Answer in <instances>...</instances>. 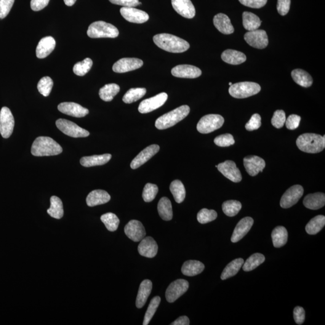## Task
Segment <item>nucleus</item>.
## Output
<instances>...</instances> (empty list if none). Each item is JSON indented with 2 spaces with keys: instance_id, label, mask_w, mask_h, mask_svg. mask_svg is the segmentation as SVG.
<instances>
[{
  "instance_id": "obj_58",
  "label": "nucleus",
  "mask_w": 325,
  "mask_h": 325,
  "mask_svg": "<svg viewBox=\"0 0 325 325\" xmlns=\"http://www.w3.org/2000/svg\"><path fill=\"white\" fill-rule=\"evenodd\" d=\"M294 319L298 325H302L305 321V312L301 306H297L294 311Z\"/></svg>"
},
{
  "instance_id": "obj_62",
  "label": "nucleus",
  "mask_w": 325,
  "mask_h": 325,
  "mask_svg": "<svg viewBox=\"0 0 325 325\" xmlns=\"http://www.w3.org/2000/svg\"><path fill=\"white\" fill-rule=\"evenodd\" d=\"M77 0H64L66 6H72L76 3Z\"/></svg>"
},
{
  "instance_id": "obj_42",
  "label": "nucleus",
  "mask_w": 325,
  "mask_h": 325,
  "mask_svg": "<svg viewBox=\"0 0 325 325\" xmlns=\"http://www.w3.org/2000/svg\"><path fill=\"white\" fill-rule=\"evenodd\" d=\"M265 257L260 253H255V254L250 255L247 258L246 262L244 263L243 270L245 271H249L254 270L260 265L265 262Z\"/></svg>"
},
{
  "instance_id": "obj_27",
  "label": "nucleus",
  "mask_w": 325,
  "mask_h": 325,
  "mask_svg": "<svg viewBox=\"0 0 325 325\" xmlns=\"http://www.w3.org/2000/svg\"><path fill=\"white\" fill-rule=\"evenodd\" d=\"M111 197L107 191L103 190H93L88 194L86 203L88 206L94 207L105 204L110 201Z\"/></svg>"
},
{
  "instance_id": "obj_29",
  "label": "nucleus",
  "mask_w": 325,
  "mask_h": 325,
  "mask_svg": "<svg viewBox=\"0 0 325 325\" xmlns=\"http://www.w3.org/2000/svg\"><path fill=\"white\" fill-rule=\"evenodd\" d=\"M152 289H153V283L149 279H145L140 284L135 302V305L138 308H142L145 305L151 294Z\"/></svg>"
},
{
  "instance_id": "obj_4",
  "label": "nucleus",
  "mask_w": 325,
  "mask_h": 325,
  "mask_svg": "<svg viewBox=\"0 0 325 325\" xmlns=\"http://www.w3.org/2000/svg\"><path fill=\"white\" fill-rule=\"evenodd\" d=\"M190 113V108L187 105L179 107L175 110L163 114L156 120L155 125L157 129L165 130L174 126L182 121Z\"/></svg>"
},
{
  "instance_id": "obj_32",
  "label": "nucleus",
  "mask_w": 325,
  "mask_h": 325,
  "mask_svg": "<svg viewBox=\"0 0 325 325\" xmlns=\"http://www.w3.org/2000/svg\"><path fill=\"white\" fill-rule=\"evenodd\" d=\"M204 268V264L201 262L197 260H189L183 264L182 272L186 276H193L202 273Z\"/></svg>"
},
{
  "instance_id": "obj_15",
  "label": "nucleus",
  "mask_w": 325,
  "mask_h": 325,
  "mask_svg": "<svg viewBox=\"0 0 325 325\" xmlns=\"http://www.w3.org/2000/svg\"><path fill=\"white\" fill-rule=\"evenodd\" d=\"M124 231L128 238L135 242H140L145 238V229L142 223L138 220H130L125 225Z\"/></svg>"
},
{
  "instance_id": "obj_20",
  "label": "nucleus",
  "mask_w": 325,
  "mask_h": 325,
  "mask_svg": "<svg viewBox=\"0 0 325 325\" xmlns=\"http://www.w3.org/2000/svg\"><path fill=\"white\" fill-rule=\"evenodd\" d=\"M171 73L178 78L196 79L201 76L202 71L193 65H180L172 68Z\"/></svg>"
},
{
  "instance_id": "obj_19",
  "label": "nucleus",
  "mask_w": 325,
  "mask_h": 325,
  "mask_svg": "<svg viewBox=\"0 0 325 325\" xmlns=\"http://www.w3.org/2000/svg\"><path fill=\"white\" fill-rule=\"evenodd\" d=\"M58 110L67 115L82 118L86 116L89 111L88 109L75 103L65 102L58 106Z\"/></svg>"
},
{
  "instance_id": "obj_39",
  "label": "nucleus",
  "mask_w": 325,
  "mask_h": 325,
  "mask_svg": "<svg viewBox=\"0 0 325 325\" xmlns=\"http://www.w3.org/2000/svg\"><path fill=\"white\" fill-rule=\"evenodd\" d=\"M325 225V217L323 215H318L311 219L306 225V233L310 235H315L321 231Z\"/></svg>"
},
{
  "instance_id": "obj_10",
  "label": "nucleus",
  "mask_w": 325,
  "mask_h": 325,
  "mask_svg": "<svg viewBox=\"0 0 325 325\" xmlns=\"http://www.w3.org/2000/svg\"><path fill=\"white\" fill-rule=\"evenodd\" d=\"M189 287V282L185 279H179L172 282L167 287L166 292V298L167 302H174L188 291Z\"/></svg>"
},
{
  "instance_id": "obj_51",
  "label": "nucleus",
  "mask_w": 325,
  "mask_h": 325,
  "mask_svg": "<svg viewBox=\"0 0 325 325\" xmlns=\"http://www.w3.org/2000/svg\"><path fill=\"white\" fill-rule=\"evenodd\" d=\"M214 142L217 146L220 147H228L234 145L235 140L231 134H224L219 135L215 138Z\"/></svg>"
},
{
  "instance_id": "obj_45",
  "label": "nucleus",
  "mask_w": 325,
  "mask_h": 325,
  "mask_svg": "<svg viewBox=\"0 0 325 325\" xmlns=\"http://www.w3.org/2000/svg\"><path fill=\"white\" fill-rule=\"evenodd\" d=\"M242 207V204L239 201L229 200L223 202L222 210L223 213L228 217H234L241 211Z\"/></svg>"
},
{
  "instance_id": "obj_5",
  "label": "nucleus",
  "mask_w": 325,
  "mask_h": 325,
  "mask_svg": "<svg viewBox=\"0 0 325 325\" xmlns=\"http://www.w3.org/2000/svg\"><path fill=\"white\" fill-rule=\"evenodd\" d=\"M118 29L105 21H96L88 28L87 34L91 38H115L119 35Z\"/></svg>"
},
{
  "instance_id": "obj_17",
  "label": "nucleus",
  "mask_w": 325,
  "mask_h": 325,
  "mask_svg": "<svg viewBox=\"0 0 325 325\" xmlns=\"http://www.w3.org/2000/svg\"><path fill=\"white\" fill-rule=\"evenodd\" d=\"M143 62L137 58H123L117 61L113 66V71L116 73H124L142 67Z\"/></svg>"
},
{
  "instance_id": "obj_25",
  "label": "nucleus",
  "mask_w": 325,
  "mask_h": 325,
  "mask_svg": "<svg viewBox=\"0 0 325 325\" xmlns=\"http://www.w3.org/2000/svg\"><path fill=\"white\" fill-rule=\"evenodd\" d=\"M55 39L52 36L45 37L39 41L36 48V56L39 58H44L49 55L55 47Z\"/></svg>"
},
{
  "instance_id": "obj_9",
  "label": "nucleus",
  "mask_w": 325,
  "mask_h": 325,
  "mask_svg": "<svg viewBox=\"0 0 325 325\" xmlns=\"http://www.w3.org/2000/svg\"><path fill=\"white\" fill-rule=\"evenodd\" d=\"M15 126V120L10 109L4 107L0 111V133L2 137L9 138Z\"/></svg>"
},
{
  "instance_id": "obj_49",
  "label": "nucleus",
  "mask_w": 325,
  "mask_h": 325,
  "mask_svg": "<svg viewBox=\"0 0 325 325\" xmlns=\"http://www.w3.org/2000/svg\"><path fill=\"white\" fill-rule=\"evenodd\" d=\"M53 81L50 77H44L40 80L38 84V89L40 94L48 97L52 92Z\"/></svg>"
},
{
  "instance_id": "obj_50",
  "label": "nucleus",
  "mask_w": 325,
  "mask_h": 325,
  "mask_svg": "<svg viewBox=\"0 0 325 325\" xmlns=\"http://www.w3.org/2000/svg\"><path fill=\"white\" fill-rule=\"evenodd\" d=\"M159 188L154 184L147 183L143 189L142 197L146 202H150L155 199L158 193Z\"/></svg>"
},
{
  "instance_id": "obj_33",
  "label": "nucleus",
  "mask_w": 325,
  "mask_h": 325,
  "mask_svg": "<svg viewBox=\"0 0 325 325\" xmlns=\"http://www.w3.org/2000/svg\"><path fill=\"white\" fill-rule=\"evenodd\" d=\"M159 214L162 219L169 221L172 219L173 212L171 202L166 197H162L157 206Z\"/></svg>"
},
{
  "instance_id": "obj_43",
  "label": "nucleus",
  "mask_w": 325,
  "mask_h": 325,
  "mask_svg": "<svg viewBox=\"0 0 325 325\" xmlns=\"http://www.w3.org/2000/svg\"><path fill=\"white\" fill-rule=\"evenodd\" d=\"M145 88H132L128 90L122 100L126 104H131L141 99L146 94Z\"/></svg>"
},
{
  "instance_id": "obj_41",
  "label": "nucleus",
  "mask_w": 325,
  "mask_h": 325,
  "mask_svg": "<svg viewBox=\"0 0 325 325\" xmlns=\"http://www.w3.org/2000/svg\"><path fill=\"white\" fill-rule=\"evenodd\" d=\"M170 190L177 203H182L185 200L186 189L181 181L178 180L173 181L170 185Z\"/></svg>"
},
{
  "instance_id": "obj_6",
  "label": "nucleus",
  "mask_w": 325,
  "mask_h": 325,
  "mask_svg": "<svg viewBox=\"0 0 325 325\" xmlns=\"http://www.w3.org/2000/svg\"><path fill=\"white\" fill-rule=\"evenodd\" d=\"M260 90L261 87L256 82H240L232 84L229 89V93L232 97L242 99L256 95Z\"/></svg>"
},
{
  "instance_id": "obj_14",
  "label": "nucleus",
  "mask_w": 325,
  "mask_h": 325,
  "mask_svg": "<svg viewBox=\"0 0 325 325\" xmlns=\"http://www.w3.org/2000/svg\"><path fill=\"white\" fill-rule=\"evenodd\" d=\"M219 171L226 178L234 183L241 182L242 176L241 171L233 161H226L217 165Z\"/></svg>"
},
{
  "instance_id": "obj_2",
  "label": "nucleus",
  "mask_w": 325,
  "mask_h": 325,
  "mask_svg": "<svg viewBox=\"0 0 325 325\" xmlns=\"http://www.w3.org/2000/svg\"><path fill=\"white\" fill-rule=\"evenodd\" d=\"M62 148L52 138L41 136L36 138L32 145V155L36 157L57 156L62 153Z\"/></svg>"
},
{
  "instance_id": "obj_55",
  "label": "nucleus",
  "mask_w": 325,
  "mask_h": 325,
  "mask_svg": "<svg viewBox=\"0 0 325 325\" xmlns=\"http://www.w3.org/2000/svg\"><path fill=\"white\" fill-rule=\"evenodd\" d=\"M239 1L245 6L260 9L265 6L268 0H239Z\"/></svg>"
},
{
  "instance_id": "obj_63",
  "label": "nucleus",
  "mask_w": 325,
  "mask_h": 325,
  "mask_svg": "<svg viewBox=\"0 0 325 325\" xmlns=\"http://www.w3.org/2000/svg\"><path fill=\"white\" fill-rule=\"evenodd\" d=\"M229 84H230V86H231V85L233 84V83H232V82H230V83H229Z\"/></svg>"
},
{
  "instance_id": "obj_34",
  "label": "nucleus",
  "mask_w": 325,
  "mask_h": 325,
  "mask_svg": "<svg viewBox=\"0 0 325 325\" xmlns=\"http://www.w3.org/2000/svg\"><path fill=\"white\" fill-rule=\"evenodd\" d=\"M292 77L294 81L300 86L309 87L313 84L312 77L302 69H295L292 72Z\"/></svg>"
},
{
  "instance_id": "obj_38",
  "label": "nucleus",
  "mask_w": 325,
  "mask_h": 325,
  "mask_svg": "<svg viewBox=\"0 0 325 325\" xmlns=\"http://www.w3.org/2000/svg\"><path fill=\"white\" fill-rule=\"evenodd\" d=\"M243 25L246 30L250 31L257 30L262 25V21L256 15L251 12H244L243 13Z\"/></svg>"
},
{
  "instance_id": "obj_8",
  "label": "nucleus",
  "mask_w": 325,
  "mask_h": 325,
  "mask_svg": "<svg viewBox=\"0 0 325 325\" xmlns=\"http://www.w3.org/2000/svg\"><path fill=\"white\" fill-rule=\"evenodd\" d=\"M58 130L69 136L79 138L89 136L90 133L74 122L65 119H58L55 122Z\"/></svg>"
},
{
  "instance_id": "obj_16",
  "label": "nucleus",
  "mask_w": 325,
  "mask_h": 325,
  "mask_svg": "<svg viewBox=\"0 0 325 325\" xmlns=\"http://www.w3.org/2000/svg\"><path fill=\"white\" fill-rule=\"evenodd\" d=\"M120 12L124 19L133 23L142 24L150 18L147 13L133 7H122Z\"/></svg>"
},
{
  "instance_id": "obj_26",
  "label": "nucleus",
  "mask_w": 325,
  "mask_h": 325,
  "mask_svg": "<svg viewBox=\"0 0 325 325\" xmlns=\"http://www.w3.org/2000/svg\"><path fill=\"white\" fill-rule=\"evenodd\" d=\"M213 24L220 33L225 34L234 33V28L231 25L230 18L223 13H218L217 15H215L213 18Z\"/></svg>"
},
{
  "instance_id": "obj_59",
  "label": "nucleus",
  "mask_w": 325,
  "mask_h": 325,
  "mask_svg": "<svg viewBox=\"0 0 325 325\" xmlns=\"http://www.w3.org/2000/svg\"><path fill=\"white\" fill-rule=\"evenodd\" d=\"M50 0H31V8L33 11L38 12L48 6Z\"/></svg>"
},
{
  "instance_id": "obj_22",
  "label": "nucleus",
  "mask_w": 325,
  "mask_h": 325,
  "mask_svg": "<svg viewBox=\"0 0 325 325\" xmlns=\"http://www.w3.org/2000/svg\"><path fill=\"white\" fill-rule=\"evenodd\" d=\"M254 224V219L250 217L243 218L239 221L234 229L231 241L233 243H236L243 239L251 229Z\"/></svg>"
},
{
  "instance_id": "obj_13",
  "label": "nucleus",
  "mask_w": 325,
  "mask_h": 325,
  "mask_svg": "<svg viewBox=\"0 0 325 325\" xmlns=\"http://www.w3.org/2000/svg\"><path fill=\"white\" fill-rule=\"evenodd\" d=\"M303 194V188L300 185H295L288 190L282 195L280 206L283 209H289L294 206L299 201Z\"/></svg>"
},
{
  "instance_id": "obj_54",
  "label": "nucleus",
  "mask_w": 325,
  "mask_h": 325,
  "mask_svg": "<svg viewBox=\"0 0 325 325\" xmlns=\"http://www.w3.org/2000/svg\"><path fill=\"white\" fill-rule=\"evenodd\" d=\"M15 0H0V19H4L9 14Z\"/></svg>"
},
{
  "instance_id": "obj_11",
  "label": "nucleus",
  "mask_w": 325,
  "mask_h": 325,
  "mask_svg": "<svg viewBox=\"0 0 325 325\" xmlns=\"http://www.w3.org/2000/svg\"><path fill=\"white\" fill-rule=\"evenodd\" d=\"M245 41L250 46L258 49L267 47L269 44L268 36L265 30H255L247 32L244 34Z\"/></svg>"
},
{
  "instance_id": "obj_23",
  "label": "nucleus",
  "mask_w": 325,
  "mask_h": 325,
  "mask_svg": "<svg viewBox=\"0 0 325 325\" xmlns=\"http://www.w3.org/2000/svg\"><path fill=\"white\" fill-rule=\"evenodd\" d=\"M172 5L175 11L183 17L191 19L195 16V8L190 0H172Z\"/></svg>"
},
{
  "instance_id": "obj_46",
  "label": "nucleus",
  "mask_w": 325,
  "mask_h": 325,
  "mask_svg": "<svg viewBox=\"0 0 325 325\" xmlns=\"http://www.w3.org/2000/svg\"><path fill=\"white\" fill-rule=\"evenodd\" d=\"M161 302V297H158V296L154 297L153 299L151 300L147 311H146L145 313V317H144L143 322V325H148L149 323H150L151 320L153 318L154 314H155Z\"/></svg>"
},
{
  "instance_id": "obj_24",
  "label": "nucleus",
  "mask_w": 325,
  "mask_h": 325,
  "mask_svg": "<svg viewBox=\"0 0 325 325\" xmlns=\"http://www.w3.org/2000/svg\"><path fill=\"white\" fill-rule=\"evenodd\" d=\"M158 249V245L151 237L143 238L138 246V252L140 255L150 258L156 257Z\"/></svg>"
},
{
  "instance_id": "obj_44",
  "label": "nucleus",
  "mask_w": 325,
  "mask_h": 325,
  "mask_svg": "<svg viewBox=\"0 0 325 325\" xmlns=\"http://www.w3.org/2000/svg\"><path fill=\"white\" fill-rule=\"evenodd\" d=\"M101 220L109 231H115L118 228L120 220L114 213H106L101 216Z\"/></svg>"
},
{
  "instance_id": "obj_56",
  "label": "nucleus",
  "mask_w": 325,
  "mask_h": 325,
  "mask_svg": "<svg viewBox=\"0 0 325 325\" xmlns=\"http://www.w3.org/2000/svg\"><path fill=\"white\" fill-rule=\"evenodd\" d=\"M300 119V116L297 114H291L286 121V127L291 130L297 129L299 127Z\"/></svg>"
},
{
  "instance_id": "obj_61",
  "label": "nucleus",
  "mask_w": 325,
  "mask_h": 325,
  "mask_svg": "<svg viewBox=\"0 0 325 325\" xmlns=\"http://www.w3.org/2000/svg\"><path fill=\"white\" fill-rule=\"evenodd\" d=\"M189 324H190V321L187 316H181L170 324L171 325H189Z\"/></svg>"
},
{
  "instance_id": "obj_37",
  "label": "nucleus",
  "mask_w": 325,
  "mask_h": 325,
  "mask_svg": "<svg viewBox=\"0 0 325 325\" xmlns=\"http://www.w3.org/2000/svg\"><path fill=\"white\" fill-rule=\"evenodd\" d=\"M244 263L243 258H237V259L232 261L226 266L224 270L222 271V275L220 276L222 280L230 278L232 276L236 275L240 269H241Z\"/></svg>"
},
{
  "instance_id": "obj_52",
  "label": "nucleus",
  "mask_w": 325,
  "mask_h": 325,
  "mask_svg": "<svg viewBox=\"0 0 325 325\" xmlns=\"http://www.w3.org/2000/svg\"><path fill=\"white\" fill-rule=\"evenodd\" d=\"M286 121V113L284 111L278 110L275 111L272 118H271V124L276 129H281L284 126Z\"/></svg>"
},
{
  "instance_id": "obj_12",
  "label": "nucleus",
  "mask_w": 325,
  "mask_h": 325,
  "mask_svg": "<svg viewBox=\"0 0 325 325\" xmlns=\"http://www.w3.org/2000/svg\"><path fill=\"white\" fill-rule=\"evenodd\" d=\"M168 98L166 93L162 92L142 101L138 106V110L140 113H148L161 108L164 105Z\"/></svg>"
},
{
  "instance_id": "obj_36",
  "label": "nucleus",
  "mask_w": 325,
  "mask_h": 325,
  "mask_svg": "<svg viewBox=\"0 0 325 325\" xmlns=\"http://www.w3.org/2000/svg\"><path fill=\"white\" fill-rule=\"evenodd\" d=\"M271 239L274 247H281L287 244L288 232L284 226H277L271 233Z\"/></svg>"
},
{
  "instance_id": "obj_47",
  "label": "nucleus",
  "mask_w": 325,
  "mask_h": 325,
  "mask_svg": "<svg viewBox=\"0 0 325 325\" xmlns=\"http://www.w3.org/2000/svg\"><path fill=\"white\" fill-rule=\"evenodd\" d=\"M93 65L92 59L90 58H85L82 62L75 64L74 66L73 71L76 75L84 76L90 70Z\"/></svg>"
},
{
  "instance_id": "obj_53",
  "label": "nucleus",
  "mask_w": 325,
  "mask_h": 325,
  "mask_svg": "<svg viewBox=\"0 0 325 325\" xmlns=\"http://www.w3.org/2000/svg\"><path fill=\"white\" fill-rule=\"evenodd\" d=\"M261 121H262V118H261L260 114L257 113L254 114L251 118H250L249 121L245 125V128H246L247 131L250 132L258 130L261 127V125H262Z\"/></svg>"
},
{
  "instance_id": "obj_30",
  "label": "nucleus",
  "mask_w": 325,
  "mask_h": 325,
  "mask_svg": "<svg viewBox=\"0 0 325 325\" xmlns=\"http://www.w3.org/2000/svg\"><path fill=\"white\" fill-rule=\"evenodd\" d=\"M221 58L225 62L238 65L246 62V56L244 53L234 50H226L222 53Z\"/></svg>"
},
{
  "instance_id": "obj_35",
  "label": "nucleus",
  "mask_w": 325,
  "mask_h": 325,
  "mask_svg": "<svg viewBox=\"0 0 325 325\" xmlns=\"http://www.w3.org/2000/svg\"><path fill=\"white\" fill-rule=\"evenodd\" d=\"M51 206L47 210L48 214L55 219H60L64 215L62 201L57 196H53L50 198Z\"/></svg>"
},
{
  "instance_id": "obj_7",
  "label": "nucleus",
  "mask_w": 325,
  "mask_h": 325,
  "mask_svg": "<svg viewBox=\"0 0 325 325\" xmlns=\"http://www.w3.org/2000/svg\"><path fill=\"white\" fill-rule=\"evenodd\" d=\"M224 121V118L219 114H207L199 120L197 130L202 134H209L222 127Z\"/></svg>"
},
{
  "instance_id": "obj_1",
  "label": "nucleus",
  "mask_w": 325,
  "mask_h": 325,
  "mask_svg": "<svg viewBox=\"0 0 325 325\" xmlns=\"http://www.w3.org/2000/svg\"><path fill=\"white\" fill-rule=\"evenodd\" d=\"M153 41L157 46L170 53H183L190 48V45L185 40L167 33L156 34Z\"/></svg>"
},
{
  "instance_id": "obj_3",
  "label": "nucleus",
  "mask_w": 325,
  "mask_h": 325,
  "mask_svg": "<svg viewBox=\"0 0 325 325\" xmlns=\"http://www.w3.org/2000/svg\"><path fill=\"white\" fill-rule=\"evenodd\" d=\"M297 145L300 151L306 153L316 154L323 151L325 147V135L304 133L297 138Z\"/></svg>"
},
{
  "instance_id": "obj_18",
  "label": "nucleus",
  "mask_w": 325,
  "mask_h": 325,
  "mask_svg": "<svg viewBox=\"0 0 325 325\" xmlns=\"http://www.w3.org/2000/svg\"><path fill=\"white\" fill-rule=\"evenodd\" d=\"M244 164L248 174L254 177L258 173L263 172L265 168L266 162L262 158L256 156H250L244 157Z\"/></svg>"
},
{
  "instance_id": "obj_28",
  "label": "nucleus",
  "mask_w": 325,
  "mask_h": 325,
  "mask_svg": "<svg viewBox=\"0 0 325 325\" xmlns=\"http://www.w3.org/2000/svg\"><path fill=\"white\" fill-rule=\"evenodd\" d=\"M303 204L306 208L310 210H318L325 206V194L318 192L309 194L303 199Z\"/></svg>"
},
{
  "instance_id": "obj_60",
  "label": "nucleus",
  "mask_w": 325,
  "mask_h": 325,
  "mask_svg": "<svg viewBox=\"0 0 325 325\" xmlns=\"http://www.w3.org/2000/svg\"><path fill=\"white\" fill-rule=\"evenodd\" d=\"M111 3L124 7H135L139 5L138 0H109Z\"/></svg>"
},
{
  "instance_id": "obj_48",
  "label": "nucleus",
  "mask_w": 325,
  "mask_h": 325,
  "mask_svg": "<svg viewBox=\"0 0 325 325\" xmlns=\"http://www.w3.org/2000/svg\"><path fill=\"white\" fill-rule=\"evenodd\" d=\"M217 212L215 210L203 209L200 210L197 215V219L201 224L212 222L217 219Z\"/></svg>"
},
{
  "instance_id": "obj_57",
  "label": "nucleus",
  "mask_w": 325,
  "mask_h": 325,
  "mask_svg": "<svg viewBox=\"0 0 325 325\" xmlns=\"http://www.w3.org/2000/svg\"><path fill=\"white\" fill-rule=\"evenodd\" d=\"M291 0H278L277 3V10L279 15H286L289 12Z\"/></svg>"
},
{
  "instance_id": "obj_21",
  "label": "nucleus",
  "mask_w": 325,
  "mask_h": 325,
  "mask_svg": "<svg viewBox=\"0 0 325 325\" xmlns=\"http://www.w3.org/2000/svg\"><path fill=\"white\" fill-rule=\"evenodd\" d=\"M160 150V146L158 145H151L140 152L138 155L135 157L130 164L132 169H135L138 168L152 157L156 155Z\"/></svg>"
},
{
  "instance_id": "obj_31",
  "label": "nucleus",
  "mask_w": 325,
  "mask_h": 325,
  "mask_svg": "<svg viewBox=\"0 0 325 325\" xmlns=\"http://www.w3.org/2000/svg\"><path fill=\"white\" fill-rule=\"evenodd\" d=\"M111 158V155L110 154L83 157L81 160V163L82 166L86 167L101 166L110 161Z\"/></svg>"
},
{
  "instance_id": "obj_40",
  "label": "nucleus",
  "mask_w": 325,
  "mask_h": 325,
  "mask_svg": "<svg viewBox=\"0 0 325 325\" xmlns=\"http://www.w3.org/2000/svg\"><path fill=\"white\" fill-rule=\"evenodd\" d=\"M120 91V87L118 84L111 83L105 85L101 88L99 95L101 99L109 102L112 101L114 97L118 94Z\"/></svg>"
}]
</instances>
